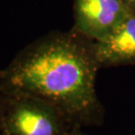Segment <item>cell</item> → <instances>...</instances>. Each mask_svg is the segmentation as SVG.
Returning a JSON list of instances; mask_svg holds the SVG:
<instances>
[{"instance_id": "6da1fadb", "label": "cell", "mask_w": 135, "mask_h": 135, "mask_svg": "<svg viewBox=\"0 0 135 135\" xmlns=\"http://www.w3.org/2000/svg\"><path fill=\"white\" fill-rule=\"evenodd\" d=\"M95 42L73 28L52 31L23 48L0 70L7 95H27L58 108L74 126H100L105 109L96 91Z\"/></svg>"}, {"instance_id": "7a4b0ae2", "label": "cell", "mask_w": 135, "mask_h": 135, "mask_svg": "<svg viewBox=\"0 0 135 135\" xmlns=\"http://www.w3.org/2000/svg\"><path fill=\"white\" fill-rule=\"evenodd\" d=\"M2 133L4 135H66L74 126L58 108L27 95H7Z\"/></svg>"}, {"instance_id": "3957f363", "label": "cell", "mask_w": 135, "mask_h": 135, "mask_svg": "<svg viewBox=\"0 0 135 135\" xmlns=\"http://www.w3.org/2000/svg\"><path fill=\"white\" fill-rule=\"evenodd\" d=\"M132 14L122 0H74L73 29L99 41L110 35Z\"/></svg>"}, {"instance_id": "277c9868", "label": "cell", "mask_w": 135, "mask_h": 135, "mask_svg": "<svg viewBox=\"0 0 135 135\" xmlns=\"http://www.w3.org/2000/svg\"><path fill=\"white\" fill-rule=\"evenodd\" d=\"M94 42L100 68L135 65V13L110 35Z\"/></svg>"}, {"instance_id": "5b68a950", "label": "cell", "mask_w": 135, "mask_h": 135, "mask_svg": "<svg viewBox=\"0 0 135 135\" xmlns=\"http://www.w3.org/2000/svg\"><path fill=\"white\" fill-rule=\"evenodd\" d=\"M8 104V96L5 94L1 88H0V133L2 132L3 124H4V119L5 116Z\"/></svg>"}, {"instance_id": "8992f818", "label": "cell", "mask_w": 135, "mask_h": 135, "mask_svg": "<svg viewBox=\"0 0 135 135\" xmlns=\"http://www.w3.org/2000/svg\"><path fill=\"white\" fill-rule=\"evenodd\" d=\"M66 135H87V134L81 131V127L75 126V127H73L71 129Z\"/></svg>"}, {"instance_id": "52a82bcc", "label": "cell", "mask_w": 135, "mask_h": 135, "mask_svg": "<svg viewBox=\"0 0 135 135\" xmlns=\"http://www.w3.org/2000/svg\"><path fill=\"white\" fill-rule=\"evenodd\" d=\"M122 1L130 8L133 13H135V0H122Z\"/></svg>"}, {"instance_id": "ba28073f", "label": "cell", "mask_w": 135, "mask_h": 135, "mask_svg": "<svg viewBox=\"0 0 135 135\" xmlns=\"http://www.w3.org/2000/svg\"><path fill=\"white\" fill-rule=\"evenodd\" d=\"M0 135H4V133H0Z\"/></svg>"}]
</instances>
